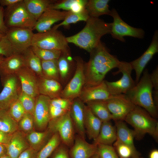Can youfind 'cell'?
Wrapping results in <instances>:
<instances>
[{
	"instance_id": "6da1fadb",
	"label": "cell",
	"mask_w": 158,
	"mask_h": 158,
	"mask_svg": "<svg viewBox=\"0 0 158 158\" xmlns=\"http://www.w3.org/2000/svg\"><path fill=\"white\" fill-rule=\"evenodd\" d=\"M90 54L89 60L85 63V83L83 87L102 83L107 74L117 68L120 61L116 56L110 53L109 49L101 42Z\"/></svg>"
},
{
	"instance_id": "7a4b0ae2",
	"label": "cell",
	"mask_w": 158,
	"mask_h": 158,
	"mask_svg": "<svg viewBox=\"0 0 158 158\" xmlns=\"http://www.w3.org/2000/svg\"><path fill=\"white\" fill-rule=\"evenodd\" d=\"M84 28L74 35L67 37L68 43L74 44L90 53L101 42L104 35L110 34L111 23L99 18L89 17Z\"/></svg>"
},
{
	"instance_id": "3957f363",
	"label": "cell",
	"mask_w": 158,
	"mask_h": 158,
	"mask_svg": "<svg viewBox=\"0 0 158 158\" xmlns=\"http://www.w3.org/2000/svg\"><path fill=\"white\" fill-rule=\"evenodd\" d=\"M153 88L150 74L146 69L139 82L125 94L135 105L144 109L156 119L158 117V108L153 101Z\"/></svg>"
},
{
	"instance_id": "277c9868",
	"label": "cell",
	"mask_w": 158,
	"mask_h": 158,
	"mask_svg": "<svg viewBox=\"0 0 158 158\" xmlns=\"http://www.w3.org/2000/svg\"><path fill=\"white\" fill-rule=\"evenodd\" d=\"M124 120L134 128L137 140H141L148 133L157 140L158 121L144 109L135 106Z\"/></svg>"
},
{
	"instance_id": "5b68a950",
	"label": "cell",
	"mask_w": 158,
	"mask_h": 158,
	"mask_svg": "<svg viewBox=\"0 0 158 158\" xmlns=\"http://www.w3.org/2000/svg\"><path fill=\"white\" fill-rule=\"evenodd\" d=\"M31 45L62 52L70 51L66 37L57 29L52 28L44 32L34 33Z\"/></svg>"
},
{
	"instance_id": "8992f818",
	"label": "cell",
	"mask_w": 158,
	"mask_h": 158,
	"mask_svg": "<svg viewBox=\"0 0 158 158\" xmlns=\"http://www.w3.org/2000/svg\"><path fill=\"white\" fill-rule=\"evenodd\" d=\"M4 20L8 28L18 27L33 30L37 21L29 14L23 0L4 11Z\"/></svg>"
},
{
	"instance_id": "52a82bcc",
	"label": "cell",
	"mask_w": 158,
	"mask_h": 158,
	"mask_svg": "<svg viewBox=\"0 0 158 158\" xmlns=\"http://www.w3.org/2000/svg\"><path fill=\"white\" fill-rule=\"evenodd\" d=\"M1 78L3 88L0 93V109L7 111L18 99L22 89L16 74Z\"/></svg>"
},
{
	"instance_id": "ba28073f",
	"label": "cell",
	"mask_w": 158,
	"mask_h": 158,
	"mask_svg": "<svg viewBox=\"0 0 158 158\" xmlns=\"http://www.w3.org/2000/svg\"><path fill=\"white\" fill-rule=\"evenodd\" d=\"M47 128L53 133H58L61 143L68 148H70L73 145L75 132L69 111L58 118L51 120Z\"/></svg>"
},
{
	"instance_id": "9c48e42d",
	"label": "cell",
	"mask_w": 158,
	"mask_h": 158,
	"mask_svg": "<svg viewBox=\"0 0 158 158\" xmlns=\"http://www.w3.org/2000/svg\"><path fill=\"white\" fill-rule=\"evenodd\" d=\"M117 68V72L122 74L121 78L114 82L104 80L109 92L114 95L126 94L135 85L131 76L133 69L129 62L120 61Z\"/></svg>"
},
{
	"instance_id": "30bf717a",
	"label": "cell",
	"mask_w": 158,
	"mask_h": 158,
	"mask_svg": "<svg viewBox=\"0 0 158 158\" xmlns=\"http://www.w3.org/2000/svg\"><path fill=\"white\" fill-rule=\"evenodd\" d=\"M110 16L113 18L110 34L113 38L124 42L125 40L124 37L125 36L139 39L144 37L145 33L144 30L141 28L131 26L126 23L121 18L115 8L111 10Z\"/></svg>"
},
{
	"instance_id": "8fae6325",
	"label": "cell",
	"mask_w": 158,
	"mask_h": 158,
	"mask_svg": "<svg viewBox=\"0 0 158 158\" xmlns=\"http://www.w3.org/2000/svg\"><path fill=\"white\" fill-rule=\"evenodd\" d=\"M76 62V69L72 78L63 89L61 97L74 99L78 97L85 83V63L80 56L74 58Z\"/></svg>"
},
{
	"instance_id": "7c38bea8",
	"label": "cell",
	"mask_w": 158,
	"mask_h": 158,
	"mask_svg": "<svg viewBox=\"0 0 158 158\" xmlns=\"http://www.w3.org/2000/svg\"><path fill=\"white\" fill-rule=\"evenodd\" d=\"M34 33L32 30L26 28L12 27L6 33L15 54H22L31 45Z\"/></svg>"
},
{
	"instance_id": "4fadbf2b",
	"label": "cell",
	"mask_w": 158,
	"mask_h": 158,
	"mask_svg": "<svg viewBox=\"0 0 158 158\" xmlns=\"http://www.w3.org/2000/svg\"><path fill=\"white\" fill-rule=\"evenodd\" d=\"M106 101L112 119L115 121L124 120L136 106L125 94L113 95Z\"/></svg>"
},
{
	"instance_id": "5bb4252c",
	"label": "cell",
	"mask_w": 158,
	"mask_h": 158,
	"mask_svg": "<svg viewBox=\"0 0 158 158\" xmlns=\"http://www.w3.org/2000/svg\"><path fill=\"white\" fill-rule=\"evenodd\" d=\"M50 99L49 97L41 95L36 97L33 116L35 128L39 131L46 130L50 120L49 112Z\"/></svg>"
},
{
	"instance_id": "9a60e30c",
	"label": "cell",
	"mask_w": 158,
	"mask_h": 158,
	"mask_svg": "<svg viewBox=\"0 0 158 158\" xmlns=\"http://www.w3.org/2000/svg\"><path fill=\"white\" fill-rule=\"evenodd\" d=\"M158 52V31L156 30L149 47L140 57L130 62L135 73V83L139 81L141 75L148 63L154 54Z\"/></svg>"
},
{
	"instance_id": "2e32d148",
	"label": "cell",
	"mask_w": 158,
	"mask_h": 158,
	"mask_svg": "<svg viewBox=\"0 0 158 158\" xmlns=\"http://www.w3.org/2000/svg\"><path fill=\"white\" fill-rule=\"evenodd\" d=\"M68 11H60L48 8L37 20L33 29L38 32H43L51 29L56 23L63 20Z\"/></svg>"
},
{
	"instance_id": "e0dca14e",
	"label": "cell",
	"mask_w": 158,
	"mask_h": 158,
	"mask_svg": "<svg viewBox=\"0 0 158 158\" xmlns=\"http://www.w3.org/2000/svg\"><path fill=\"white\" fill-rule=\"evenodd\" d=\"M85 105L79 97L75 98L73 99L69 111L75 132L77 135L85 139L86 133L84 118Z\"/></svg>"
},
{
	"instance_id": "ac0fdd59",
	"label": "cell",
	"mask_w": 158,
	"mask_h": 158,
	"mask_svg": "<svg viewBox=\"0 0 158 158\" xmlns=\"http://www.w3.org/2000/svg\"><path fill=\"white\" fill-rule=\"evenodd\" d=\"M16 75L23 92L35 98L39 95L37 77L33 72L26 66L18 71Z\"/></svg>"
},
{
	"instance_id": "d6986e66",
	"label": "cell",
	"mask_w": 158,
	"mask_h": 158,
	"mask_svg": "<svg viewBox=\"0 0 158 158\" xmlns=\"http://www.w3.org/2000/svg\"><path fill=\"white\" fill-rule=\"evenodd\" d=\"M113 95L109 92L104 80L97 85L83 87L78 97L85 104L92 101L107 100Z\"/></svg>"
},
{
	"instance_id": "ffe728a7",
	"label": "cell",
	"mask_w": 158,
	"mask_h": 158,
	"mask_svg": "<svg viewBox=\"0 0 158 158\" xmlns=\"http://www.w3.org/2000/svg\"><path fill=\"white\" fill-rule=\"evenodd\" d=\"M71 158H90L97 153V146L90 144L78 135H75L73 145L70 148Z\"/></svg>"
},
{
	"instance_id": "44dd1931",
	"label": "cell",
	"mask_w": 158,
	"mask_h": 158,
	"mask_svg": "<svg viewBox=\"0 0 158 158\" xmlns=\"http://www.w3.org/2000/svg\"><path fill=\"white\" fill-rule=\"evenodd\" d=\"M6 145L7 154L11 158H18L22 152L30 147L26 135L19 130L12 134Z\"/></svg>"
},
{
	"instance_id": "7402d4cb",
	"label": "cell",
	"mask_w": 158,
	"mask_h": 158,
	"mask_svg": "<svg viewBox=\"0 0 158 158\" xmlns=\"http://www.w3.org/2000/svg\"><path fill=\"white\" fill-rule=\"evenodd\" d=\"M37 77L39 95L47 96L51 99L61 97L63 88L60 82L43 76Z\"/></svg>"
},
{
	"instance_id": "603a6c76",
	"label": "cell",
	"mask_w": 158,
	"mask_h": 158,
	"mask_svg": "<svg viewBox=\"0 0 158 158\" xmlns=\"http://www.w3.org/2000/svg\"><path fill=\"white\" fill-rule=\"evenodd\" d=\"M25 61L22 54H14L5 57L0 65L1 77L16 74L26 66Z\"/></svg>"
},
{
	"instance_id": "cb8c5ba5",
	"label": "cell",
	"mask_w": 158,
	"mask_h": 158,
	"mask_svg": "<svg viewBox=\"0 0 158 158\" xmlns=\"http://www.w3.org/2000/svg\"><path fill=\"white\" fill-rule=\"evenodd\" d=\"M117 139L123 144L130 148L136 154L140 155L134 145V139L135 134L133 130L130 129L121 121H115Z\"/></svg>"
},
{
	"instance_id": "d4e9b609",
	"label": "cell",
	"mask_w": 158,
	"mask_h": 158,
	"mask_svg": "<svg viewBox=\"0 0 158 158\" xmlns=\"http://www.w3.org/2000/svg\"><path fill=\"white\" fill-rule=\"evenodd\" d=\"M102 122L96 117L85 105L84 126L85 133L90 139H95L99 132Z\"/></svg>"
},
{
	"instance_id": "484cf974",
	"label": "cell",
	"mask_w": 158,
	"mask_h": 158,
	"mask_svg": "<svg viewBox=\"0 0 158 158\" xmlns=\"http://www.w3.org/2000/svg\"><path fill=\"white\" fill-rule=\"evenodd\" d=\"M117 139L116 130L115 126L109 121L102 123L99 133L94 140L93 144L96 145L102 144L112 145Z\"/></svg>"
},
{
	"instance_id": "4316f807",
	"label": "cell",
	"mask_w": 158,
	"mask_h": 158,
	"mask_svg": "<svg viewBox=\"0 0 158 158\" xmlns=\"http://www.w3.org/2000/svg\"><path fill=\"white\" fill-rule=\"evenodd\" d=\"M54 133L47 128L42 131L34 130L26 135V136L30 147L38 152L47 144Z\"/></svg>"
},
{
	"instance_id": "83f0119b",
	"label": "cell",
	"mask_w": 158,
	"mask_h": 158,
	"mask_svg": "<svg viewBox=\"0 0 158 158\" xmlns=\"http://www.w3.org/2000/svg\"><path fill=\"white\" fill-rule=\"evenodd\" d=\"M109 0H87L85 9L90 17L99 18L104 15H110L111 10L109 9Z\"/></svg>"
},
{
	"instance_id": "f1b7e54d",
	"label": "cell",
	"mask_w": 158,
	"mask_h": 158,
	"mask_svg": "<svg viewBox=\"0 0 158 158\" xmlns=\"http://www.w3.org/2000/svg\"><path fill=\"white\" fill-rule=\"evenodd\" d=\"M56 0H23L25 7L30 15L36 21L49 7Z\"/></svg>"
},
{
	"instance_id": "f546056e",
	"label": "cell",
	"mask_w": 158,
	"mask_h": 158,
	"mask_svg": "<svg viewBox=\"0 0 158 158\" xmlns=\"http://www.w3.org/2000/svg\"><path fill=\"white\" fill-rule=\"evenodd\" d=\"M73 63L70 51L62 52L57 59L60 81L64 83L66 82L71 75Z\"/></svg>"
},
{
	"instance_id": "4dcf8cb0",
	"label": "cell",
	"mask_w": 158,
	"mask_h": 158,
	"mask_svg": "<svg viewBox=\"0 0 158 158\" xmlns=\"http://www.w3.org/2000/svg\"><path fill=\"white\" fill-rule=\"evenodd\" d=\"M87 0H63L56 1L51 4L48 8L56 10L71 11L74 13L81 12L85 9Z\"/></svg>"
},
{
	"instance_id": "1f68e13d",
	"label": "cell",
	"mask_w": 158,
	"mask_h": 158,
	"mask_svg": "<svg viewBox=\"0 0 158 158\" xmlns=\"http://www.w3.org/2000/svg\"><path fill=\"white\" fill-rule=\"evenodd\" d=\"M92 112L102 122L112 119L111 115L108 108L106 100H97L86 103Z\"/></svg>"
},
{
	"instance_id": "d6a6232c",
	"label": "cell",
	"mask_w": 158,
	"mask_h": 158,
	"mask_svg": "<svg viewBox=\"0 0 158 158\" xmlns=\"http://www.w3.org/2000/svg\"><path fill=\"white\" fill-rule=\"evenodd\" d=\"M22 54L24 57L26 65L37 76H43L41 60L34 53L30 47Z\"/></svg>"
},
{
	"instance_id": "836d02e7",
	"label": "cell",
	"mask_w": 158,
	"mask_h": 158,
	"mask_svg": "<svg viewBox=\"0 0 158 158\" xmlns=\"http://www.w3.org/2000/svg\"><path fill=\"white\" fill-rule=\"evenodd\" d=\"M18 130V123L11 116L7 111L2 110L0 114V130L12 134Z\"/></svg>"
},
{
	"instance_id": "e575fe53",
	"label": "cell",
	"mask_w": 158,
	"mask_h": 158,
	"mask_svg": "<svg viewBox=\"0 0 158 158\" xmlns=\"http://www.w3.org/2000/svg\"><path fill=\"white\" fill-rule=\"evenodd\" d=\"M43 76L60 82L57 59L41 61Z\"/></svg>"
},
{
	"instance_id": "d590c367",
	"label": "cell",
	"mask_w": 158,
	"mask_h": 158,
	"mask_svg": "<svg viewBox=\"0 0 158 158\" xmlns=\"http://www.w3.org/2000/svg\"><path fill=\"white\" fill-rule=\"evenodd\" d=\"M61 143L58 133H54L47 144L38 152L37 158H47Z\"/></svg>"
},
{
	"instance_id": "8d00e7d4",
	"label": "cell",
	"mask_w": 158,
	"mask_h": 158,
	"mask_svg": "<svg viewBox=\"0 0 158 158\" xmlns=\"http://www.w3.org/2000/svg\"><path fill=\"white\" fill-rule=\"evenodd\" d=\"M89 16L85 9L79 13H74L68 11L64 19L61 23L55 25L52 28L57 29L61 26H67L72 23H75L80 21L86 22Z\"/></svg>"
},
{
	"instance_id": "74e56055",
	"label": "cell",
	"mask_w": 158,
	"mask_h": 158,
	"mask_svg": "<svg viewBox=\"0 0 158 158\" xmlns=\"http://www.w3.org/2000/svg\"><path fill=\"white\" fill-rule=\"evenodd\" d=\"M30 48L41 61L58 59L62 51L59 50L43 49L31 45Z\"/></svg>"
},
{
	"instance_id": "f35d334b",
	"label": "cell",
	"mask_w": 158,
	"mask_h": 158,
	"mask_svg": "<svg viewBox=\"0 0 158 158\" xmlns=\"http://www.w3.org/2000/svg\"><path fill=\"white\" fill-rule=\"evenodd\" d=\"M18 124L19 130L25 135L35 130L33 116L29 113L25 112Z\"/></svg>"
},
{
	"instance_id": "ab89813d",
	"label": "cell",
	"mask_w": 158,
	"mask_h": 158,
	"mask_svg": "<svg viewBox=\"0 0 158 158\" xmlns=\"http://www.w3.org/2000/svg\"><path fill=\"white\" fill-rule=\"evenodd\" d=\"M113 146L120 158H137L140 156L135 154L130 148L117 140L114 143Z\"/></svg>"
},
{
	"instance_id": "60d3db41",
	"label": "cell",
	"mask_w": 158,
	"mask_h": 158,
	"mask_svg": "<svg viewBox=\"0 0 158 158\" xmlns=\"http://www.w3.org/2000/svg\"><path fill=\"white\" fill-rule=\"evenodd\" d=\"M36 98L33 97L23 92H21L18 99L21 103L25 112L33 116Z\"/></svg>"
},
{
	"instance_id": "b9f144b4",
	"label": "cell",
	"mask_w": 158,
	"mask_h": 158,
	"mask_svg": "<svg viewBox=\"0 0 158 158\" xmlns=\"http://www.w3.org/2000/svg\"><path fill=\"white\" fill-rule=\"evenodd\" d=\"M7 111L18 123L26 112L18 99L11 106Z\"/></svg>"
},
{
	"instance_id": "7bdbcfd3",
	"label": "cell",
	"mask_w": 158,
	"mask_h": 158,
	"mask_svg": "<svg viewBox=\"0 0 158 158\" xmlns=\"http://www.w3.org/2000/svg\"><path fill=\"white\" fill-rule=\"evenodd\" d=\"M97 146V153L100 158H119L112 145L98 144Z\"/></svg>"
},
{
	"instance_id": "ee69618b",
	"label": "cell",
	"mask_w": 158,
	"mask_h": 158,
	"mask_svg": "<svg viewBox=\"0 0 158 158\" xmlns=\"http://www.w3.org/2000/svg\"><path fill=\"white\" fill-rule=\"evenodd\" d=\"M14 54L9 41L5 35L0 40V55L7 57Z\"/></svg>"
},
{
	"instance_id": "f6af8a7d",
	"label": "cell",
	"mask_w": 158,
	"mask_h": 158,
	"mask_svg": "<svg viewBox=\"0 0 158 158\" xmlns=\"http://www.w3.org/2000/svg\"><path fill=\"white\" fill-rule=\"evenodd\" d=\"M73 99L62 97L51 99L50 104L54 107L69 111Z\"/></svg>"
},
{
	"instance_id": "bcb514c9",
	"label": "cell",
	"mask_w": 158,
	"mask_h": 158,
	"mask_svg": "<svg viewBox=\"0 0 158 158\" xmlns=\"http://www.w3.org/2000/svg\"><path fill=\"white\" fill-rule=\"evenodd\" d=\"M51 155V158H70L68 147L61 143Z\"/></svg>"
},
{
	"instance_id": "7dc6e473",
	"label": "cell",
	"mask_w": 158,
	"mask_h": 158,
	"mask_svg": "<svg viewBox=\"0 0 158 158\" xmlns=\"http://www.w3.org/2000/svg\"><path fill=\"white\" fill-rule=\"evenodd\" d=\"M68 111H69L54 107L50 104L49 112L50 120L58 118L64 115Z\"/></svg>"
},
{
	"instance_id": "c3c4849f",
	"label": "cell",
	"mask_w": 158,
	"mask_h": 158,
	"mask_svg": "<svg viewBox=\"0 0 158 158\" xmlns=\"http://www.w3.org/2000/svg\"><path fill=\"white\" fill-rule=\"evenodd\" d=\"M4 10L0 6V34L3 35H5L8 29L4 22Z\"/></svg>"
},
{
	"instance_id": "681fc988",
	"label": "cell",
	"mask_w": 158,
	"mask_h": 158,
	"mask_svg": "<svg viewBox=\"0 0 158 158\" xmlns=\"http://www.w3.org/2000/svg\"><path fill=\"white\" fill-rule=\"evenodd\" d=\"M38 152L30 147L22 152L18 158H37Z\"/></svg>"
},
{
	"instance_id": "f907efd6",
	"label": "cell",
	"mask_w": 158,
	"mask_h": 158,
	"mask_svg": "<svg viewBox=\"0 0 158 158\" xmlns=\"http://www.w3.org/2000/svg\"><path fill=\"white\" fill-rule=\"evenodd\" d=\"M150 77L154 90L158 91V67L157 66L151 74Z\"/></svg>"
},
{
	"instance_id": "816d5d0a",
	"label": "cell",
	"mask_w": 158,
	"mask_h": 158,
	"mask_svg": "<svg viewBox=\"0 0 158 158\" xmlns=\"http://www.w3.org/2000/svg\"><path fill=\"white\" fill-rule=\"evenodd\" d=\"M22 0H0V6L3 7L6 6L9 8L22 1Z\"/></svg>"
},
{
	"instance_id": "f5cc1de1",
	"label": "cell",
	"mask_w": 158,
	"mask_h": 158,
	"mask_svg": "<svg viewBox=\"0 0 158 158\" xmlns=\"http://www.w3.org/2000/svg\"><path fill=\"white\" fill-rule=\"evenodd\" d=\"M12 134L0 130V144L6 145L8 143Z\"/></svg>"
},
{
	"instance_id": "db71d44e",
	"label": "cell",
	"mask_w": 158,
	"mask_h": 158,
	"mask_svg": "<svg viewBox=\"0 0 158 158\" xmlns=\"http://www.w3.org/2000/svg\"><path fill=\"white\" fill-rule=\"evenodd\" d=\"M7 154V149L5 145L0 144V158Z\"/></svg>"
},
{
	"instance_id": "11a10c76",
	"label": "cell",
	"mask_w": 158,
	"mask_h": 158,
	"mask_svg": "<svg viewBox=\"0 0 158 158\" xmlns=\"http://www.w3.org/2000/svg\"><path fill=\"white\" fill-rule=\"evenodd\" d=\"M153 98L154 103L158 108V91L153 90L152 92Z\"/></svg>"
},
{
	"instance_id": "9f6ffc18",
	"label": "cell",
	"mask_w": 158,
	"mask_h": 158,
	"mask_svg": "<svg viewBox=\"0 0 158 158\" xmlns=\"http://www.w3.org/2000/svg\"><path fill=\"white\" fill-rule=\"evenodd\" d=\"M149 158H158V150L154 149L152 150L149 154Z\"/></svg>"
},
{
	"instance_id": "6f0895ef",
	"label": "cell",
	"mask_w": 158,
	"mask_h": 158,
	"mask_svg": "<svg viewBox=\"0 0 158 158\" xmlns=\"http://www.w3.org/2000/svg\"><path fill=\"white\" fill-rule=\"evenodd\" d=\"M90 158H100L97 153L92 156Z\"/></svg>"
},
{
	"instance_id": "680465c9",
	"label": "cell",
	"mask_w": 158,
	"mask_h": 158,
	"mask_svg": "<svg viewBox=\"0 0 158 158\" xmlns=\"http://www.w3.org/2000/svg\"><path fill=\"white\" fill-rule=\"evenodd\" d=\"M4 58L5 57L4 56H2L0 55V65H1V64L2 61H3Z\"/></svg>"
},
{
	"instance_id": "91938a15",
	"label": "cell",
	"mask_w": 158,
	"mask_h": 158,
	"mask_svg": "<svg viewBox=\"0 0 158 158\" xmlns=\"http://www.w3.org/2000/svg\"><path fill=\"white\" fill-rule=\"evenodd\" d=\"M1 158H11V157H10L8 155H7V154H6L3 156Z\"/></svg>"
},
{
	"instance_id": "94428289",
	"label": "cell",
	"mask_w": 158,
	"mask_h": 158,
	"mask_svg": "<svg viewBox=\"0 0 158 158\" xmlns=\"http://www.w3.org/2000/svg\"><path fill=\"white\" fill-rule=\"evenodd\" d=\"M5 35H3L0 34V40L1 39V38Z\"/></svg>"
},
{
	"instance_id": "6125c7cd",
	"label": "cell",
	"mask_w": 158,
	"mask_h": 158,
	"mask_svg": "<svg viewBox=\"0 0 158 158\" xmlns=\"http://www.w3.org/2000/svg\"><path fill=\"white\" fill-rule=\"evenodd\" d=\"M2 110H1V109H0V113H1V111H2Z\"/></svg>"
},
{
	"instance_id": "be15d7a7",
	"label": "cell",
	"mask_w": 158,
	"mask_h": 158,
	"mask_svg": "<svg viewBox=\"0 0 158 158\" xmlns=\"http://www.w3.org/2000/svg\"><path fill=\"white\" fill-rule=\"evenodd\" d=\"M142 158V157H138V158Z\"/></svg>"
}]
</instances>
